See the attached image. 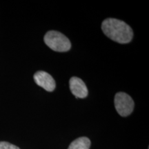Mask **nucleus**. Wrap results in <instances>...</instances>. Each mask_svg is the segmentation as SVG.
<instances>
[{
    "mask_svg": "<svg viewBox=\"0 0 149 149\" xmlns=\"http://www.w3.org/2000/svg\"><path fill=\"white\" fill-rule=\"evenodd\" d=\"M35 82L39 86L42 87L48 92H53L55 90L56 84L53 77L45 71L40 70L34 74Z\"/></svg>",
    "mask_w": 149,
    "mask_h": 149,
    "instance_id": "obj_4",
    "label": "nucleus"
},
{
    "mask_svg": "<svg viewBox=\"0 0 149 149\" xmlns=\"http://www.w3.org/2000/svg\"><path fill=\"white\" fill-rule=\"evenodd\" d=\"M0 149H20L15 145L6 141H0Z\"/></svg>",
    "mask_w": 149,
    "mask_h": 149,
    "instance_id": "obj_7",
    "label": "nucleus"
},
{
    "mask_svg": "<svg viewBox=\"0 0 149 149\" xmlns=\"http://www.w3.org/2000/svg\"><path fill=\"white\" fill-rule=\"evenodd\" d=\"M70 89L76 98H86L88 95V88L83 80L77 77H72L69 81Z\"/></svg>",
    "mask_w": 149,
    "mask_h": 149,
    "instance_id": "obj_5",
    "label": "nucleus"
},
{
    "mask_svg": "<svg viewBox=\"0 0 149 149\" xmlns=\"http://www.w3.org/2000/svg\"><path fill=\"white\" fill-rule=\"evenodd\" d=\"M91 141L88 137H81L72 141L68 149H89Z\"/></svg>",
    "mask_w": 149,
    "mask_h": 149,
    "instance_id": "obj_6",
    "label": "nucleus"
},
{
    "mask_svg": "<svg viewBox=\"0 0 149 149\" xmlns=\"http://www.w3.org/2000/svg\"><path fill=\"white\" fill-rule=\"evenodd\" d=\"M114 103L117 112L122 117H127L131 114L135 107L131 97L123 92H119L115 95Z\"/></svg>",
    "mask_w": 149,
    "mask_h": 149,
    "instance_id": "obj_3",
    "label": "nucleus"
},
{
    "mask_svg": "<svg viewBox=\"0 0 149 149\" xmlns=\"http://www.w3.org/2000/svg\"><path fill=\"white\" fill-rule=\"evenodd\" d=\"M44 40L48 47L56 52H67L71 48L70 40L58 31H48L44 36Z\"/></svg>",
    "mask_w": 149,
    "mask_h": 149,
    "instance_id": "obj_2",
    "label": "nucleus"
},
{
    "mask_svg": "<svg viewBox=\"0 0 149 149\" xmlns=\"http://www.w3.org/2000/svg\"><path fill=\"white\" fill-rule=\"evenodd\" d=\"M102 29L109 38L120 44H128L133 37V31L130 26L117 19H106L102 24Z\"/></svg>",
    "mask_w": 149,
    "mask_h": 149,
    "instance_id": "obj_1",
    "label": "nucleus"
}]
</instances>
